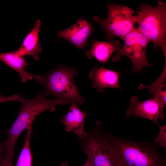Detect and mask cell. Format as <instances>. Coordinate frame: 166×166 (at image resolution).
<instances>
[{"label":"cell","instance_id":"cell-16","mask_svg":"<svg viewBox=\"0 0 166 166\" xmlns=\"http://www.w3.org/2000/svg\"><path fill=\"white\" fill-rule=\"evenodd\" d=\"M148 89H149V93L153 95L152 97L165 106L166 104V86L165 84Z\"/></svg>","mask_w":166,"mask_h":166},{"label":"cell","instance_id":"cell-2","mask_svg":"<svg viewBox=\"0 0 166 166\" xmlns=\"http://www.w3.org/2000/svg\"><path fill=\"white\" fill-rule=\"evenodd\" d=\"M17 101L21 103V107L12 126L5 131L8 138L3 143L7 152L14 156L18 138L29 124H32L36 116L47 110H54L56 106L73 103L71 101L57 98L50 100L40 93L37 94L35 97L30 99L19 97Z\"/></svg>","mask_w":166,"mask_h":166},{"label":"cell","instance_id":"cell-5","mask_svg":"<svg viewBox=\"0 0 166 166\" xmlns=\"http://www.w3.org/2000/svg\"><path fill=\"white\" fill-rule=\"evenodd\" d=\"M108 16L102 19L96 16L93 20L101 26L105 33V38L108 41L114 40L116 37L123 40L135 27L136 23L135 11L123 4L114 2L107 5Z\"/></svg>","mask_w":166,"mask_h":166},{"label":"cell","instance_id":"cell-22","mask_svg":"<svg viewBox=\"0 0 166 166\" xmlns=\"http://www.w3.org/2000/svg\"><path fill=\"white\" fill-rule=\"evenodd\" d=\"M2 131L1 130H0V135H1V133H2Z\"/></svg>","mask_w":166,"mask_h":166},{"label":"cell","instance_id":"cell-7","mask_svg":"<svg viewBox=\"0 0 166 166\" xmlns=\"http://www.w3.org/2000/svg\"><path fill=\"white\" fill-rule=\"evenodd\" d=\"M123 47L112 57L113 62L119 61L122 55L127 56L133 64L132 70L135 73L142 71L144 67H152L148 62L146 51L149 42L137 28H135L124 37Z\"/></svg>","mask_w":166,"mask_h":166},{"label":"cell","instance_id":"cell-15","mask_svg":"<svg viewBox=\"0 0 166 166\" xmlns=\"http://www.w3.org/2000/svg\"><path fill=\"white\" fill-rule=\"evenodd\" d=\"M32 124L28 127L23 147L16 162L15 166H32V158L30 146Z\"/></svg>","mask_w":166,"mask_h":166},{"label":"cell","instance_id":"cell-3","mask_svg":"<svg viewBox=\"0 0 166 166\" xmlns=\"http://www.w3.org/2000/svg\"><path fill=\"white\" fill-rule=\"evenodd\" d=\"M77 73L75 67L60 64L45 75H34L33 78L45 88L44 95L45 97L53 95L57 99L81 105L87 102L81 96L74 82V77Z\"/></svg>","mask_w":166,"mask_h":166},{"label":"cell","instance_id":"cell-11","mask_svg":"<svg viewBox=\"0 0 166 166\" xmlns=\"http://www.w3.org/2000/svg\"><path fill=\"white\" fill-rule=\"evenodd\" d=\"M41 25L40 20L35 22L33 29L26 36L20 46L14 51L17 54L23 57L31 56L35 60L39 59L40 54L42 51L41 45L38 44Z\"/></svg>","mask_w":166,"mask_h":166},{"label":"cell","instance_id":"cell-19","mask_svg":"<svg viewBox=\"0 0 166 166\" xmlns=\"http://www.w3.org/2000/svg\"><path fill=\"white\" fill-rule=\"evenodd\" d=\"M20 97L19 94H15L8 97H6L0 94V104L9 101H17Z\"/></svg>","mask_w":166,"mask_h":166},{"label":"cell","instance_id":"cell-17","mask_svg":"<svg viewBox=\"0 0 166 166\" xmlns=\"http://www.w3.org/2000/svg\"><path fill=\"white\" fill-rule=\"evenodd\" d=\"M159 131L157 136L154 140L155 144L159 145L160 147L166 148V125L161 126L158 124Z\"/></svg>","mask_w":166,"mask_h":166},{"label":"cell","instance_id":"cell-12","mask_svg":"<svg viewBox=\"0 0 166 166\" xmlns=\"http://www.w3.org/2000/svg\"><path fill=\"white\" fill-rule=\"evenodd\" d=\"M70 105L67 113L61 120V122L65 126L68 132H73L76 134L80 139L84 136V123L87 113L81 110L77 103Z\"/></svg>","mask_w":166,"mask_h":166},{"label":"cell","instance_id":"cell-8","mask_svg":"<svg viewBox=\"0 0 166 166\" xmlns=\"http://www.w3.org/2000/svg\"><path fill=\"white\" fill-rule=\"evenodd\" d=\"M160 102L152 97L145 101H140L136 96L132 97L129 106L126 111L128 118L133 117L144 118L152 121L157 125V120L165 119L163 109L164 107Z\"/></svg>","mask_w":166,"mask_h":166},{"label":"cell","instance_id":"cell-20","mask_svg":"<svg viewBox=\"0 0 166 166\" xmlns=\"http://www.w3.org/2000/svg\"><path fill=\"white\" fill-rule=\"evenodd\" d=\"M7 150L0 138V162L2 160L5 153Z\"/></svg>","mask_w":166,"mask_h":166},{"label":"cell","instance_id":"cell-9","mask_svg":"<svg viewBox=\"0 0 166 166\" xmlns=\"http://www.w3.org/2000/svg\"><path fill=\"white\" fill-rule=\"evenodd\" d=\"M94 31L92 22L80 18L74 25L57 32V34L68 40L78 49L83 50L87 44L89 36Z\"/></svg>","mask_w":166,"mask_h":166},{"label":"cell","instance_id":"cell-4","mask_svg":"<svg viewBox=\"0 0 166 166\" xmlns=\"http://www.w3.org/2000/svg\"><path fill=\"white\" fill-rule=\"evenodd\" d=\"M136 15L138 29L149 42L153 43L155 50L161 48L166 54V4L161 1L152 6L141 4Z\"/></svg>","mask_w":166,"mask_h":166},{"label":"cell","instance_id":"cell-21","mask_svg":"<svg viewBox=\"0 0 166 166\" xmlns=\"http://www.w3.org/2000/svg\"><path fill=\"white\" fill-rule=\"evenodd\" d=\"M61 166H68V165L67 163L64 162L61 164ZM82 166H93L91 160L89 157H88L86 162Z\"/></svg>","mask_w":166,"mask_h":166},{"label":"cell","instance_id":"cell-6","mask_svg":"<svg viewBox=\"0 0 166 166\" xmlns=\"http://www.w3.org/2000/svg\"><path fill=\"white\" fill-rule=\"evenodd\" d=\"M80 140L82 147L93 166H117L114 150L103 132L101 122L98 121Z\"/></svg>","mask_w":166,"mask_h":166},{"label":"cell","instance_id":"cell-1","mask_svg":"<svg viewBox=\"0 0 166 166\" xmlns=\"http://www.w3.org/2000/svg\"><path fill=\"white\" fill-rule=\"evenodd\" d=\"M106 134L114 150L117 166H166L165 157L153 144Z\"/></svg>","mask_w":166,"mask_h":166},{"label":"cell","instance_id":"cell-13","mask_svg":"<svg viewBox=\"0 0 166 166\" xmlns=\"http://www.w3.org/2000/svg\"><path fill=\"white\" fill-rule=\"evenodd\" d=\"M90 42L92 47L87 52V57L89 59L94 57L104 64L107 62L113 52H117L121 49V44L118 40L102 42L93 39Z\"/></svg>","mask_w":166,"mask_h":166},{"label":"cell","instance_id":"cell-18","mask_svg":"<svg viewBox=\"0 0 166 166\" xmlns=\"http://www.w3.org/2000/svg\"><path fill=\"white\" fill-rule=\"evenodd\" d=\"M14 157V156L7 151L0 162V166H14L13 160Z\"/></svg>","mask_w":166,"mask_h":166},{"label":"cell","instance_id":"cell-10","mask_svg":"<svg viewBox=\"0 0 166 166\" xmlns=\"http://www.w3.org/2000/svg\"><path fill=\"white\" fill-rule=\"evenodd\" d=\"M121 73L106 69L103 65L100 68L96 66L90 70L89 77L93 88L100 92H104L105 88H117L122 90L119 82Z\"/></svg>","mask_w":166,"mask_h":166},{"label":"cell","instance_id":"cell-14","mask_svg":"<svg viewBox=\"0 0 166 166\" xmlns=\"http://www.w3.org/2000/svg\"><path fill=\"white\" fill-rule=\"evenodd\" d=\"M0 60L17 71L23 82L33 78L32 73L25 70L29 64L24 57L18 56L14 51L0 53Z\"/></svg>","mask_w":166,"mask_h":166}]
</instances>
